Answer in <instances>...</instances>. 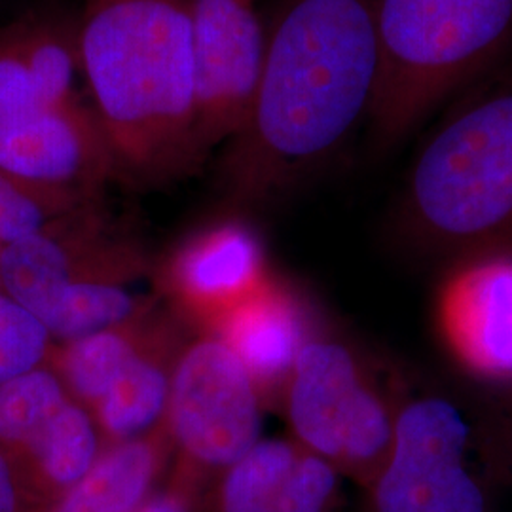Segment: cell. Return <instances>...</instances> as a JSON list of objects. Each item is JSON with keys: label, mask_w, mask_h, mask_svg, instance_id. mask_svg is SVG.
Here are the masks:
<instances>
[{"label": "cell", "mask_w": 512, "mask_h": 512, "mask_svg": "<svg viewBox=\"0 0 512 512\" xmlns=\"http://www.w3.org/2000/svg\"><path fill=\"white\" fill-rule=\"evenodd\" d=\"M435 321L458 365L512 382V256L484 253L459 264L440 285Z\"/></svg>", "instance_id": "obj_13"}, {"label": "cell", "mask_w": 512, "mask_h": 512, "mask_svg": "<svg viewBox=\"0 0 512 512\" xmlns=\"http://www.w3.org/2000/svg\"><path fill=\"white\" fill-rule=\"evenodd\" d=\"M471 429L440 397L399 404L382 471L366 488L368 512H486L488 499L467 465Z\"/></svg>", "instance_id": "obj_9"}, {"label": "cell", "mask_w": 512, "mask_h": 512, "mask_svg": "<svg viewBox=\"0 0 512 512\" xmlns=\"http://www.w3.org/2000/svg\"><path fill=\"white\" fill-rule=\"evenodd\" d=\"M169 308L158 298L150 308L88 336L54 342L46 363L88 412L105 395L116 374L160 329Z\"/></svg>", "instance_id": "obj_19"}, {"label": "cell", "mask_w": 512, "mask_h": 512, "mask_svg": "<svg viewBox=\"0 0 512 512\" xmlns=\"http://www.w3.org/2000/svg\"><path fill=\"white\" fill-rule=\"evenodd\" d=\"M0 169L71 209L101 203L116 181L105 133L82 99L0 116Z\"/></svg>", "instance_id": "obj_10"}, {"label": "cell", "mask_w": 512, "mask_h": 512, "mask_svg": "<svg viewBox=\"0 0 512 512\" xmlns=\"http://www.w3.org/2000/svg\"><path fill=\"white\" fill-rule=\"evenodd\" d=\"M378 71L376 0H287L268 29L255 107L220 158L228 203L264 205L327 160L368 118Z\"/></svg>", "instance_id": "obj_1"}, {"label": "cell", "mask_w": 512, "mask_h": 512, "mask_svg": "<svg viewBox=\"0 0 512 512\" xmlns=\"http://www.w3.org/2000/svg\"><path fill=\"white\" fill-rule=\"evenodd\" d=\"M406 232L439 253L484 255L512 239V65L456 95L410 167Z\"/></svg>", "instance_id": "obj_3"}, {"label": "cell", "mask_w": 512, "mask_h": 512, "mask_svg": "<svg viewBox=\"0 0 512 512\" xmlns=\"http://www.w3.org/2000/svg\"><path fill=\"white\" fill-rule=\"evenodd\" d=\"M0 512H31L8 459L0 452Z\"/></svg>", "instance_id": "obj_23"}, {"label": "cell", "mask_w": 512, "mask_h": 512, "mask_svg": "<svg viewBox=\"0 0 512 512\" xmlns=\"http://www.w3.org/2000/svg\"><path fill=\"white\" fill-rule=\"evenodd\" d=\"M76 29L27 18L0 29V116L82 99Z\"/></svg>", "instance_id": "obj_16"}, {"label": "cell", "mask_w": 512, "mask_h": 512, "mask_svg": "<svg viewBox=\"0 0 512 512\" xmlns=\"http://www.w3.org/2000/svg\"><path fill=\"white\" fill-rule=\"evenodd\" d=\"M317 330L306 302L274 275L268 285L215 327L249 372L264 410H275L304 344Z\"/></svg>", "instance_id": "obj_15"}, {"label": "cell", "mask_w": 512, "mask_h": 512, "mask_svg": "<svg viewBox=\"0 0 512 512\" xmlns=\"http://www.w3.org/2000/svg\"><path fill=\"white\" fill-rule=\"evenodd\" d=\"M152 268L143 241L118 228L101 203L0 247L2 291L33 313L54 342L88 336L150 308L158 296L131 287Z\"/></svg>", "instance_id": "obj_4"}, {"label": "cell", "mask_w": 512, "mask_h": 512, "mask_svg": "<svg viewBox=\"0 0 512 512\" xmlns=\"http://www.w3.org/2000/svg\"><path fill=\"white\" fill-rule=\"evenodd\" d=\"M264 404L222 340L192 332L179 353L162 425L173 459L167 475L196 494L262 439Z\"/></svg>", "instance_id": "obj_7"}, {"label": "cell", "mask_w": 512, "mask_h": 512, "mask_svg": "<svg viewBox=\"0 0 512 512\" xmlns=\"http://www.w3.org/2000/svg\"><path fill=\"white\" fill-rule=\"evenodd\" d=\"M378 84L370 133L395 145L507 59L512 0H376Z\"/></svg>", "instance_id": "obj_5"}, {"label": "cell", "mask_w": 512, "mask_h": 512, "mask_svg": "<svg viewBox=\"0 0 512 512\" xmlns=\"http://www.w3.org/2000/svg\"><path fill=\"white\" fill-rule=\"evenodd\" d=\"M342 475L291 437L260 439L220 471L196 512H338Z\"/></svg>", "instance_id": "obj_14"}, {"label": "cell", "mask_w": 512, "mask_h": 512, "mask_svg": "<svg viewBox=\"0 0 512 512\" xmlns=\"http://www.w3.org/2000/svg\"><path fill=\"white\" fill-rule=\"evenodd\" d=\"M76 40L116 181L164 186L200 169L192 0H86Z\"/></svg>", "instance_id": "obj_2"}, {"label": "cell", "mask_w": 512, "mask_h": 512, "mask_svg": "<svg viewBox=\"0 0 512 512\" xmlns=\"http://www.w3.org/2000/svg\"><path fill=\"white\" fill-rule=\"evenodd\" d=\"M266 37L255 0H192L194 122L205 156L245 128L264 69Z\"/></svg>", "instance_id": "obj_12"}, {"label": "cell", "mask_w": 512, "mask_h": 512, "mask_svg": "<svg viewBox=\"0 0 512 512\" xmlns=\"http://www.w3.org/2000/svg\"><path fill=\"white\" fill-rule=\"evenodd\" d=\"M264 243L238 215L207 222L154 260L156 296L194 332H213L274 277Z\"/></svg>", "instance_id": "obj_11"}, {"label": "cell", "mask_w": 512, "mask_h": 512, "mask_svg": "<svg viewBox=\"0 0 512 512\" xmlns=\"http://www.w3.org/2000/svg\"><path fill=\"white\" fill-rule=\"evenodd\" d=\"M173 450L164 425L109 446L74 488L35 512H137L164 484Z\"/></svg>", "instance_id": "obj_18"}, {"label": "cell", "mask_w": 512, "mask_h": 512, "mask_svg": "<svg viewBox=\"0 0 512 512\" xmlns=\"http://www.w3.org/2000/svg\"><path fill=\"white\" fill-rule=\"evenodd\" d=\"M399 404L359 351L317 329L281 395L291 439L366 490L389 456Z\"/></svg>", "instance_id": "obj_6"}, {"label": "cell", "mask_w": 512, "mask_h": 512, "mask_svg": "<svg viewBox=\"0 0 512 512\" xmlns=\"http://www.w3.org/2000/svg\"><path fill=\"white\" fill-rule=\"evenodd\" d=\"M52 344L33 313L0 293V385L44 365Z\"/></svg>", "instance_id": "obj_20"}, {"label": "cell", "mask_w": 512, "mask_h": 512, "mask_svg": "<svg viewBox=\"0 0 512 512\" xmlns=\"http://www.w3.org/2000/svg\"><path fill=\"white\" fill-rule=\"evenodd\" d=\"M73 211L78 209L19 183L0 169V247L33 236L52 220Z\"/></svg>", "instance_id": "obj_21"}, {"label": "cell", "mask_w": 512, "mask_h": 512, "mask_svg": "<svg viewBox=\"0 0 512 512\" xmlns=\"http://www.w3.org/2000/svg\"><path fill=\"white\" fill-rule=\"evenodd\" d=\"M192 332L169 310L160 329L116 374L90 410L105 448L141 439L162 425L175 365Z\"/></svg>", "instance_id": "obj_17"}, {"label": "cell", "mask_w": 512, "mask_h": 512, "mask_svg": "<svg viewBox=\"0 0 512 512\" xmlns=\"http://www.w3.org/2000/svg\"><path fill=\"white\" fill-rule=\"evenodd\" d=\"M103 450L90 412L48 366L0 385V452L31 512L74 488Z\"/></svg>", "instance_id": "obj_8"}, {"label": "cell", "mask_w": 512, "mask_h": 512, "mask_svg": "<svg viewBox=\"0 0 512 512\" xmlns=\"http://www.w3.org/2000/svg\"><path fill=\"white\" fill-rule=\"evenodd\" d=\"M198 497L192 488L173 476H165L164 484L148 497L137 512H196Z\"/></svg>", "instance_id": "obj_22"}]
</instances>
